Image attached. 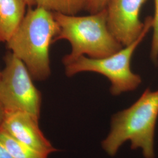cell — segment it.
Segmentation results:
<instances>
[{"label": "cell", "mask_w": 158, "mask_h": 158, "mask_svg": "<svg viewBox=\"0 0 158 158\" xmlns=\"http://www.w3.org/2000/svg\"><path fill=\"white\" fill-rule=\"evenodd\" d=\"M158 117V90L147 89L130 107L115 113L111 119L102 149L114 156L125 142L132 150L140 149L145 158H155L154 138Z\"/></svg>", "instance_id": "1"}, {"label": "cell", "mask_w": 158, "mask_h": 158, "mask_svg": "<svg viewBox=\"0 0 158 158\" xmlns=\"http://www.w3.org/2000/svg\"><path fill=\"white\" fill-rule=\"evenodd\" d=\"M59 32L52 12L29 7L7 47L25 64L32 79L42 81L51 73L49 48Z\"/></svg>", "instance_id": "2"}, {"label": "cell", "mask_w": 158, "mask_h": 158, "mask_svg": "<svg viewBox=\"0 0 158 158\" xmlns=\"http://www.w3.org/2000/svg\"><path fill=\"white\" fill-rule=\"evenodd\" d=\"M53 14L59 26V32L54 43L66 40L72 46L71 52L63 58L64 66L81 56L94 59L108 56L124 47L108 27L106 8L87 16Z\"/></svg>", "instance_id": "3"}, {"label": "cell", "mask_w": 158, "mask_h": 158, "mask_svg": "<svg viewBox=\"0 0 158 158\" xmlns=\"http://www.w3.org/2000/svg\"><path fill=\"white\" fill-rule=\"evenodd\" d=\"M152 17H147L144 21L143 31L135 41L103 58L94 59L81 56L65 66L66 74L72 77L84 72L102 74L110 81V92L113 96L135 90L141 84L142 79L139 75L132 71L131 61L136 49L152 28Z\"/></svg>", "instance_id": "4"}, {"label": "cell", "mask_w": 158, "mask_h": 158, "mask_svg": "<svg viewBox=\"0 0 158 158\" xmlns=\"http://www.w3.org/2000/svg\"><path fill=\"white\" fill-rule=\"evenodd\" d=\"M5 62L0 76V104L6 112H26L40 118L42 96L28 69L11 52Z\"/></svg>", "instance_id": "5"}, {"label": "cell", "mask_w": 158, "mask_h": 158, "mask_svg": "<svg viewBox=\"0 0 158 158\" xmlns=\"http://www.w3.org/2000/svg\"><path fill=\"white\" fill-rule=\"evenodd\" d=\"M147 0H108V27L123 46L129 45L141 35L144 23L139 19L142 6Z\"/></svg>", "instance_id": "6"}, {"label": "cell", "mask_w": 158, "mask_h": 158, "mask_svg": "<svg viewBox=\"0 0 158 158\" xmlns=\"http://www.w3.org/2000/svg\"><path fill=\"white\" fill-rule=\"evenodd\" d=\"M39 119L26 112H6L2 130L27 146L48 156L57 150L40 129Z\"/></svg>", "instance_id": "7"}, {"label": "cell", "mask_w": 158, "mask_h": 158, "mask_svg": "<svg viewBox=\"0 0 158 158\" xmlns=\"http://www.w3.org/2000/svg\"><path fill=\"white\" fill-rule=\"evenodd\" d=\"M27 6L24 0H0V42L11 38L23 21Z\"/></svg>", "instance_id": "8"}, {"label": "cell", "mask_w": 158, "mask_h": 158, "mask_svg": "<svg viewBox=\"0 0 158 158\" xmlns=\"http://www.w3.org/2000/svg\"><path fill=\"white\" fill-rule=\"evenodd\" d=\"M0 144L14 158H48L17 140L4 130L0 131Z\"/></svg>", "instance_id": "9"}, {"label": "cell", "mask_w": 158, "mask_h": 158, "mask_svg": "<svg viewBox=\"0 0 158 158\" xmlns=\"http://www.w3.org/2000/svg\"><path fill=\"white\" fill-rule=\"evenodd\" d=\"M36 6L52 12L76 15L84 10L87 0H35Z\"/></svg>", "instance_id": "10"}, {"label": "cell", "mask_w": 158, "mask_h": 158, "mask_svg": "<svg viewBox=\"0 0 158 158\" xmlns=\"http://www.w3.org/2000/svg\"><path fill=\"white\" fill-rule=\"evenodd\" d=\"M155 14L152 17L153 38L151 48V58L153 62L157 63L158 61V0H154Z\"/></svg>", "instance_id": "11"}, {"label": "cell", "mask_w": 158, "mask_h": 158, "mask_svg": "<svg viewBox=\"0 0 158 158\" xmlns=\"http://www.w3.org/2000/svg\"><path fill=\"white\" fill-rule=\"evenodd\" d=\"M108 0H87L85 10L95 14L106 8Z\"/></svg>", "instance_id": "12"}, {"label": "cell", "mask_w": 158, "mask_h": 158, "mask_svg": "<svg viewBox=\"0 0 158 158\" xmlns=\"http://www.w3.org/2000/svg\"><path fill=\"white\" fill-rule=\"evenodd\" d=\"M6 117V111L2 106L0 104V131L2 130V125Z\"/></svg>", "instance_id": "13"}, {"label": "cell", "mask_w": 158, "mask_h": 158, "mask_svg": "<svg viewBox=\"0 0 158 158\" xmlns=\"http://www.w3.org/2000/svg\"><path fill=\"white\" fill-rule=\"evenodd\" d=\"M0 158H14L0 144Z\"/></svg>", "instance_id": "14"}, {"label": "cell", "mask_w": 158, "mask_h": 158, "mask_svg": "<svg viewBox=\"0 0 158 158\" xmlns=\"http://www.w3.org/2000/svg\"><path fill=\"white\" fill-rule=\"evenodd\" d=\"M27 3L28 7H32L34 6H36V1L35 0H24Z\"/></svg>", "instance_id": "15"}, {"label": "cell", "mask_w": 158, "mask_h": 158, "mask_svg": "<svg viewBox=\"0 0 158 158\" xmlns=\"http://www.w3.org/2000/svg\"><path fill=\"white\" fill-rule=\"evenodd\" d=\"M1 72H0V76H1Z\"/></svg>", "instance_id": "16"}]
</instances>
